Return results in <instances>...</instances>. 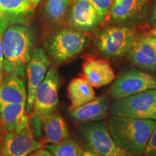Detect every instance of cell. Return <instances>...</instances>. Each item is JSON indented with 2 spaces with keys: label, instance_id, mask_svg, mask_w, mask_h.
Masks as SVG:
<instances>
[{
  "label": "cell",
  "instance_id": "obj_1",
  "mask_svg": "<svg viewBox=\"0 0 156 156\" xmlns=\"http://www.w3.org/2000/svg\"><path fill=\"white\" fill-rule=\"evenodd\" d=\"M33 31L16 17L8 25L3 38L4 76L15 75L24 77L33 54Z\"/></svg>",
  "mask_w": 156,
  "mask_h": 156
},
{
  "label": "cell",
  "instance_id": "obj_2",
  "mask_svg": "<svg viewBox=\"0 0 156 156\" xmlns=\"http://www.w3.org/2000/svg\"><path fill=\"white\" fill-rule=\"evenodd\" d=\"M155 120L112 116L108 120L110 133L124 151L134 156H143Z\"/></svg>",
  "mask_w": 156,
  "mask_h": 156
},
{
  "label": "cell",
  "instance_id": "obj_3",
  "mask_svg": "<svg viewBox=\"0 0 156 156\" xmlns=\"http://www.w3.org/2000/svg\"><path fill=\"white\" fill-rule=\"evenodd\" d=\"M109 112L112 116L156 120V89L115 99Z\"/></svg>",
  "mask_w": 156,
  "mask_h": 156
},
{
  "label": "cell",
  "instance_id": "obj_4",
  "mask_svg": "<svg viewBox=\"0 0 156 156\" xmlns=\"http://www.w3.org/2000/svg\"><path fill=\"white\" fill-rule=\"evenodd\" d=\"M80 129L90 151L101 156H134L124 151L115 141L105 122H86L80 126Z\"/></svg>",
  "mask_w": 156,
  "mask_h": 156
},
{
  "label": "cell",
  "instance_id": "obj_5",
  "mask_svg": "<svg viewBox=\"0 0 156 156\" xmlns=\"http://www.w3.org/2000/svg\"><path fill=\"white\" fill-rule=\"evenodd\" d=\"M136 36L135 30L126 25L108 26L98 36L97 48L106 57H122L128 53Z\"/></svg>",
  "mask_w": 156,
  "mask_h": 156
},
{
  "label": "cell",
  "instance_id": "obj_6",
  "mask_svg": "<svg viewBox=\"0 0 156 156\" xmlns=\"http://www.w3.org/2000/svg\"><path fill=\"white\" fill-rule=\"evenodd\" d=\"M87 41V37L80 31L63 29L48 38L46 48L56 62L63 63L80 53Z\"/></svg>",
  "mask_w": 156,
  "mask_h": 156
},
{
  "label": "cell",
  "instance_id": "obj_7",
  "mask_svg": "<svg viewBox=\"0 0 156 156\" xmlns=\"http://www.w3.org/2000/svg\"><path fill=\"white\" fill-rule=\"evenodd\" d=\"M154 89H156V77L146 72L131 69L114 80L109 95L115 100Z\"/></svg>",
  "mask_w": 156,
  "mask_h": 156
},
{
  "label": "cell",
  "instance_id": "obj_8",
  "mask_svg": "<svg viewBox=\"0 0 156 156\" xmlns=\"http://www.w3.org/2000/svg\"><path fill=\"white\" fill-rule=\"evenodd\" d=\"M59 77L55 68H50L35 93L34 116L41 121L55 112L58 103Z\"/></svg>",
  "mask_w": 156,
  "mask_h": 156
},
{
  "label": "cell",
  "instance_id": "obj_9",
  "mask_svg": "<svg viewBox=\"0 0 156 156\" xmlns=\"http://www.w3.org/2000/svg\"><path fill=\"white\" fill-rule=\"evenodd\" d=\"M34 139L30 124L20 132H7L1 148L2 156H29L41 147Z\"/></svg>",
  "mask_w": 156,
  "mask_h": 156
},
{
  "label": "cell",
  "instance_id": "obj_10",
  "mask_svg": "<svg viewBox=\"0 0 156 156\" xmlns=\"http://www.w3.org/2000/svg\"><path fill=\"white\" fill-rule=\"evenodd\" d=\"M50 60L42 48H36L33 51L32 56L27 66L28 76V98L26 103V113L30 114L34 109L35 93L37 87L42 83L47 73Z\"/></svg>",
  "mask_w": 156,
  "mask_h": 156
},
{
  "label": "cell",
  "instance_id": "obj_11",
  "mask_svg": "<svg viewBox=\"0 0 156 156\" xmlns=\"http://www.w3.org/2000/svg\"><path fill=\"white\" fill-rule=\"evenodd\" d=\"M147 5L148 0H113L109 20L118 25L139 22L145 16Z\"/></svg>",
  "mask_w": 156,
  "mask_h": 156
},
{
  "label": "cell",
  "instance_id": "obj_12",
  "mask_svg": "<svg viewBox=\"0 0 156 156\" xmlns=\"http://www.w3.org/2000/svg\"><path fill=\"white\" fill-rule=\"evenodd\" d=\"M100 23L96 11L88 0H76L70 10V26L80 32H90Z\"/></svg>",
  "mask_w": 156,
  "mask_h": 156
},
{
  "label": "cell",
  "instance_id": "obj_13",
  "mask_svg": "<svg viewBox=\"0 0 156 156\" xmlns=\"http://www.w3.org/2000/svg\"><path fill=\"white\" fill-rule=\"evenodd\" d=\"M126 55L128 59L136 67L144 71L156 73V54L145 34L136 36Z\"/></svg>",
  "mask_w": 156,
  "mask_h": 156
},
{
  "label": "cell",
  "instance_id": "obj_14",
  "mask_svg": "<svg viewBox=\"0 0 156 156\" xmlns=\"http://www.w3.org/2000/svg\"><path fill=\"white\" fill-rule=\"evenodd\" d=\"M109 106L108 97L103 95L83 106L72 109L69 114L73 120L78 122H98L108 117Z\"/></svg>",
  "mask_w": 156,
  "mask_h": 156
},
{
  "label": "cell",
  "instance_id": "obj_15",
  "mask_svg": "<svg viewBox=\"0 0 156 156\" xmlns=\"http://www.w3.org/2000/svg\"><path fill=\"white\" fill-rule=\"evenodd\" d=\"M83 71L84 77L93 87L106 86L115 80L114 70L104 60L87 58L83 64Z\"/></svg>",
  "mask_w": 156,
  "mask_h": 156
},
{
  "label": "cell",
  "instance_id": "obj_16",
  "mask_svg": "<svg viewBox=\"0 0 156 156\" xmlns=\"http://www.w3.org/2000/svg\"><path fill=\"white\" fill-rule=\"evenodd\" d=\"M0 119L7 132H20L29 124L26 104L6 103L0 100Z\"/></svg>",
  "mask_w": 156,
  "mask_h": 156
},
{
  "label": "cell",
  "instance_id": "obj_17",
  "mask_svg": "<svg viewBox=\"0 0 156 156\" xmlns=\"http://www.w3.org/2000/svg\"><path fill=\"white\" fill-rule=\"evenodd\" d=\"M28 91L23 77L15 75L4 76L0 84V100L11 103L26 104Z\"/></svg>",
  "mask_w": 156,
  "mask_h": 156
},
{
  "label": "cell",
  "instance_id": "obj_18",
  "mask_svg": "<svg viewBox=\"0 0 156 156\" xmlns=\"http://www.w3.org/2000/svg\"><path fill=\"white\" fill-rule=\"evenodd\" d=\"M68 95L71 101L69 111L83 106L95 98L93 87L85 77L73 79L68 85Z\"/></svg>",
  "mask_w": 156,
  "mask_h": 156
},
{
  "label": "cell",
  "instance_id": "obj_19",
  "mask_svg": "<svg viewBox=\"0 0 156 156\" xmlns=\"http://www.w3.org/2000/svg\"><path fill=\"white\" fill-rule=\"evenodd\" d=\"M45 138L47 142L56 144L69 138V130L64 119L57 113H53L42 121Z\"/></svg>",
  "mask_w": 156,
  "mask_h": 156
},
{
  "label": "cell",
  "instance_id": "obj_20",
  "mask_svg": "<svg viewBox=\"0 0 156 156\" xmlns=\"http://www.w3.org/2000/svg\"><path fill=\"white\" fill-rule=\"evenodd\" d=\"M32 8L30 0H0V12L12 17L28 14Z\"/></svg>",
  "mask_w": 156,
  "mask_h": 156
},
{
  "label": "cell",
  "instance_id": "obj_21",
  "mask_svg": "<svg viewBox=\"0 0 156 156\" xmlns=\"http://www.w3.org/2000/svg\"><path fill=\"white\" fill-rule=\"evenodd\" d=\"M46 147L54 156H83V150L77 142L69 138L58 143L51 144Z\"/></svg>",
  "mask_w": 156,
  "mask_h": 156
},
{
  "label": "cell",
  "instance_id": "obj_22",
  "mask_svg": "<svg viewBox=\"0 0 156 156\" xmlns=\"http://www.w3.org/2000/svg\"><path fill=\"white\" fill-rule=\"evenodd\" d=\"M70 0H47L46 14L51 23H56L64 19L67 14Z\"/></svg>",
  "mask_w": 156,
  "mask_h": 156
},
{
  "label": "cell",
  "instance_id": "obj_23",
  "mask_svg": "<svg viewBox=\"0 0 156 156\" xmlns=\"http://www.w3.org/2000/svg\"><path fill=\"white\" fill-rule=\"evenodd\" d=\"M16 18L15 17L3 14L0 12V84L2 83L4 78L3 67V38L6 29L8 25Z\"/></svg>",
  "mask_w": 156,
  "mask_h": 156
},
{
  "label": "cell",
  "instance_id": "obj_24",
  "mask_svg": "<svg viewBox=\"0 0 156 156\" xmlns=\"http://www.w3.org/2000/svg\"><path fill=\"white\" fill-rule=\"evenodd\" d=\"M96 11L101 23L108 16L113 0H88Z\"/></svg>",
  "mask_w": 156,
  "mask_h": 156
},
{
  "label": "cell",
  "instance_id": "obj_25",
  "mask_svg": "<svg viewBox=\"0 0 156 156\" xmlns=\"http://www.w3.org/2000/svg\"><path fill=\"white\" fill-rule=\"evenodd\" d=\"M143 156H156V120Z\"/></svg>",
  "mask_w": 156,
  "mask_h": 156
},
{
  "label": "cell",
  "instance_id": "obj_26",
  "mask_svg": "<svg viewBox=\"0 0 156 156\" xmlns=\"http://www.w3.org/2000/svg\"><path fill=\"white\" fill-rule=\"evenodd\" d=\"M149 24L152 28H156V1L152 6L150 13Z\"/></svg>",
  "mask_w": 156,
  "mask_h": 156
},
{
  "label": "cell",
  "instance_id": "obj_27",
  "mask_svg": "<svg viewBox=\"0 0 156 156\" xmlns=\"http://www.w3.org/2000/svg\"><path fill=\"white\" fill-rule=\"evenodd\" d=\"M146 38H147V41H149L150 44H151V46H153L154 51H155L156 54V36H153L152 34H145Z\"/></svg>",
  "mask_w": 156,
  "mask_h": 156
},
{
  "label": "cell",
  "instance_id": "obj_28",
  "mask_svg": "<svg viewBox=\"0 0 156 156\" xmlns=\"http://www.w3.org/2000/svg\"><path fill=\"white\" fill-rule=\"evenodd\" d=\"M38 156H54L52 155L48 151H46V150H40L35 153Z\"/></svg>",
  "mask_w": 156,
  "mask_h": 156
},
{
  "label": "cell",
  "instance_id": "obj_29",
  "mask_svg": "<svg viewBox=\"0 0 156 156\" xmlns=\"http://www.w3.org/2000/svg\"><path fill=\"white\" fill-rule=\"evenodd\" d=\"M83 156H101L98 154L94 153V152L90 151V150H86V151H83Z\"/></svg>",
  "mask_w": 156,
  "mask_h": 156
},
{
  "label": "cell",
  "instance_id": "obj_30",
  "mask_svg": "<svg viewBox=\"0 0 156 156\" xmlns=\"http://www.w3.org/2000/svg\"><path fill=\"white\" fill-rule=\"evenodd\" d=\"M30 2L31 4H32L33 7H36L38 5L39 2H40L41 0H30Z\"/></svg>",
  "mask_w": 156,
  "mask_h": 156
},
{
  "label": "cell",
  "instance_id": "obj_31",
  "mask_svg": "<svg viewBox=\"0 0 156 156\" xmlns=\"http://www.w3.org/2000/svg\"><path fill=\"white\" fill-rule=\"evenodd\" d=\"M151 34L153 35V36H156V28H153V30H151Z\"/></svg>",
  "mask_w": 156,
  "mask_h": 156
},
{
  "label": "cell",
  "instance_id": "obj_32",
  "mask_svg": "<svg viewBox=\"0 0 156 156\" xmlns=\"http://www.w3.org/2000/svg\"><path fill=\"white\" fill-rule=\"evenodd\" d=\"M31 156H38V155H37L36 153H34V154H33V155H31Z\"/></svg>",
  "mask_w": 156,
  "mask_h": 156
}]
</instances>
